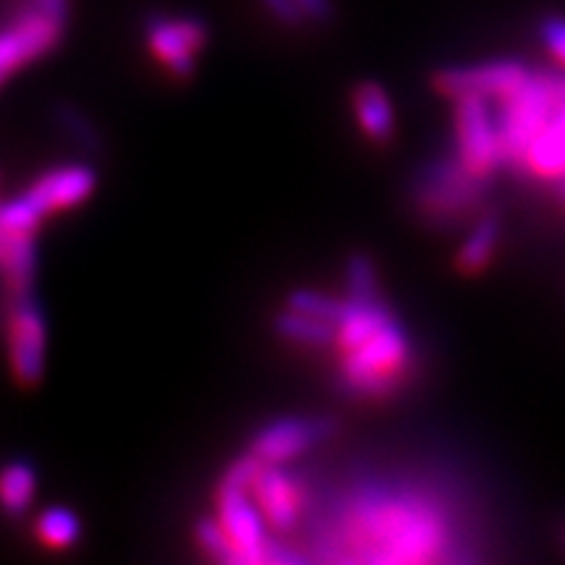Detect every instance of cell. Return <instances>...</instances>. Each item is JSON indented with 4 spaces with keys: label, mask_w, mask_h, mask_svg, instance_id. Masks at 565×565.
<instances>
[{
    "label": "cell",
    "mask_w": 565,
    "mask_h": 565,
    "mask_svg": "<svg viewBox=\"0 0 565 565\" xmlns=\"http://www.w3.org/2000/svg\"><path fill=\"white\" fill-rule=\"evenodd\" d=\"M456 494L429 475L351 479L309 524V542L328 561L450 563L466 553Z\"/></svg>",
    "instance_id": "1"
},
{
    "label": "cell",
    "mask_w": 565,
    "mask_h": 565,
    "mask_svg": "<svg viewBox=\"0 0 565 565\" xmlns=\"http://www.w3.org/2000/svg\"><path fill=\"white\" fill-rule=\"evenodd\" d=\"M257 463V458L246 450L225 469L215 490V521L223 529L225 540L231 542L236 563H286V553L275 550L282 542L270 532L249 492Z\"/></svg>",
    "instance_id": "3"
},
{
    "label": "cell",
    "mask_w": 565,
    "mask_h": 565,
    "mask_svg": "<svg viewBox=\"0 0 565 565\" xmlns=\"http://www.w3.org/2000/svg\"><path fill=\"white\" fill-rule=\"evenodd\" d=\"M345 294L349 296H377L380 278L377 267L366 254H353L345 265Z\"/></svg>",
    "instance_id": "20"
},
{
    "label": "cell",
    "mask_w": 565,
    "mask_h": 565,
    "mask_svg": "<svg viewBox=\"0 0 565 565\" xmlns=\"http://www.w3.org/2000/svg\"><path fill=\"white\" fill-rule=\"evenodd\" d=\"M529 71L521 61L503 58V61H487L477 66H450L435 74V87L450 100L458 97L477 95L487 100H500L508 92L519 87L526 79Z\"/></svg>",
    "instance_id": "12"
},
{
    "label": "cell",
    "mask_w": 565,
    "mask_h": 565,
    "mask_svg": "<svg viewBox=\"0 0 565 565\" xmlns=\"http://www.w3.org/2000/svg\"><path fill=\"white\" fill-rule=\"evenodd\" d=\"M273 328L282 341L299 345V349L324 351V349H333L335 343L333 322L320 320V317H312V315H303L299 309H291V307H282L280 312L275 315Z\"/></svg>",
    "instance_id": "16"
},
{
    "label": "cell",
    "mask_w": 565,
    "mask_h": 565,
    "mask_svg": "<svg viewBox=\"0 0 565 565\" xmlns=\"http://www.w3.org/2000/svg\"><path fill=\"white\" fill-rule=\"evenodd\" d=\"M38 494V471L26 461H9L0 466V511L19 519L30 511Z\"/></svg>",
    "instance_id": "17"
},
{
    "label": "cell",
    "mask_w": 565,
    "mask_h": 565,
    "mask_svg": "<svg viewBox=\"0 0 565 565\" xmlns=\"http://www.w3.org/2000/svg\"><path fill=\"white\" fill-rule=\"evenodd\" d=\"M557 95H561V100L565 103V71L563 74H557Z\"/></svg>",
    "instance_id": "27"
},
{
    "label": "cell",
    "mask_w": 565,
    "mask_h": 565,
    "mask_svg": "<svg viewBox=\"0 0 565 565\" xmlns=\"http://www.w3.org/2000/svg\"><path fill=\"white\" fill-rule=\"evenodd\" d=\"M494 108L500 126V139H503L505 168L515 171L526 147L540 134L547 118L553 116L561 95H557V74L553 71H529V76L519 87L508 92L498 100Z\"/></svg>",
    "instance_id": "5"
},
{
    "label": "cell",
    "mask_w": 565,
    "mask_h": 565,
    "mask_svg": "<svg viewBox=\"0 0 565 565\" xmlns=\"http://www.w3.org/2000/svg\"><path fill=\"white\" fill-rule=\"evenodd\" d=\"M32 6H38L40 11L51 13V17L68 21V0H30Z\"/></svg>",
    "instance_id": "25"
},
{
    "label": "cell",
    "mask_w": 565,
    "mask_h": 565,
    "mask_svg": "<svg viewBox=\"0 0 565 565\" xmlns=\"http://www.w3.org/2000/svg\"><path fill=\"white\" fill-rule=\"evenodd\" d=\"M267 17L278 21L280 26H288V30H296V26H303V19L299 9H296V0H259Z\"/></svg>",
    "instance_id": "22"
},
{
    "label": "cell",
    "mask_w": 565,
    "mask_h": 565,
    "mask_svg": "<svg viewBox=\"0 0 565 565\" xmlns=\"http://www.w3.org/2000/svg\"><path fill=\"white\" fill-rule=\"evenodd\" d=\"M335 383L353 401H383L416 370L406 324L383 296H343L335 320Z\"/></svg>",
    "instance_id": "2"
},
{
    "label": "cell",
    "mask_w": 565,
    "mask_h": 565,
    "mask_svg": "<svg viewBox=\"0 0 565 565\" xmlns=\"http://www.w3.org/2000/svg\"><path fill=\"white\" fill-rule=\"evenodd\" d=\"M207 21L192 13H150L145 19L147 51L175 79H189L207 47Z\"/></svg>",
    "instance_id": "8"
},
{
    "label": "cell",
    "mask_w": 565,
    "mask_h": 565,
    "mask_svg": "<svg viewBox=\"0 0 565 565\" xmlns=\"http://www.w3.org/2000/svg\"><path fill=\"white\" fill-rule=\"evenodd\" d=\"M3 349L21 385L40 383L45 372L47 324L34 288L3 291Z\"/></svg>",
    "instance_id": "6"
},
{
    "label": "cell",
    "mask_w": 565,
    "mask_h": 565,
    "mask_svg": "<svg viewBox=\"0 0 565 565\" xmlns=\"http://www.w3.org/2000/svg\"><path fill=\"white\" fill-rule=\"evenodd\" d=\"M454 152L469 171L484 179H492L500 168H505L498 116L487 97L466 95L456 100Z\"/></svg>",
    "instance_id": "9"
},
{
    "label": "cell",
    "mask_w": 565,
    "mask_h": 565,
    "mask_svg": "<svg viewBox=\"0 0 565 565\" xmlns=\"http://www.w3.org/2000/svg\"><path fill=\"white\" fill-rule=\"evenodd\" d=\"M515 173L526 179H540L547 183L561 181L565 175V103L555 108L547 124L542 126L540 134L526 147Z\"/></svg>",
    "instance_id": "14"
},
{
    "label": "cell",
    "mask_w": 565,
    "mask_h": 565,
    "mask_svg": "<svg viewBox=\"0 0 565 565\" xmlns=\"http://www.w3.org/2000/svg\"><path fill=\"white\" fill-rule=\"evenodd\" d=\"M61 126H66V131H68L71 137H74L76 141H79V145H84V147L95 145V131H92L89 126H87V121H84L82 113L63 108V110H61Z\"/></svg>",
    "instance_id": "24"
},
{
    "label": "cell",
    "mask_w": 565,
    "mask_h": 565,
    "mask_svg": "<svg viewBox=\"0 0 565 565\" xmlns=\"http://www.w3.org/2000/svg\"><path fill=\"white\" fill-rule=\"evenodd\" d=\"M353 116H356L359 129L366 139L377 141H391L395 134V110L393 100L387 97V92L380 87L377 82H362L353 87L351 95Z\"/></svg>",
    "instance_id": "15"
},
{
    "label": "cell",
    "mask_w": 565,
    "mask_h": 565,
    "mask_svg": "<svg viewBox=\"0 0 565 565\" xmlns=\"http://www.w3.org/2000/svg\"><path fill=\"white\" fill-rule=\"evenodd\" d=\"M249 492L275 536L294 534L315 511V492L288 463H257Z\"/></svg>",
    "instance_id": "7"
},
{
    "label": "cell",
    "mask_w": 565,
    "mask_h": 565,
    "mask_svg": "<svg viewBox=\"0 0 565 565\" xmlns=\"http://www.w3.org/2000/svg\"><path fill=\"white\" fill-rule=\"evenodd\" d=\"M563 536H565V534H563Z\"/></svg>",
    "instance_id": "28"
},
{
    "label": "cell",
    "mask_w": 565,
    "mask_h": 565,
    "mask_svg": "<svg viewBox=\"0 0 565 565\" xmlns=\"http://www.w3.org/2000/svg\"><path fill=\"white\" fill-rule=\"evenodd\" d=\"M500 233H503V223H500L498 212L479 215L475 228L461 244V252H458V270L466 275L482 273L490 265L494 249H498Z\"/></svg>",
    "instance_id": "18"
},
{
    "label": "cell",
    "mask_w": 565,
    "mask_h": 565,
    "mask_svg": "<svg viewBox=\"0 0 565 565\" xmlns=\"http://www.w3.org/2000/svg\"><path fill=\"white\" fill-rule=\"evenodd\" d=\"M338 433L333 416H280L263 424L249 443V454L263 463H294Z\"/></svg>",
    "instance_id": "11"
},
{
    "label": "cell",
    "mask_w": 565,
    "mask_h": 565,
    "mask_svg": "<svg viewBox=\"0 0 565 565\" xmlns=\"http://www.w3.org/2000/svg\"><path fill=\"white\" fill-rule=\"evenodd\" d=\"M303 24H328L335 17L333 0H296Z\"/></svg>",
    "instance_id": "23"
},
{
    "label": "cell",
    "mask_w": 565,
    "mask_h": 565,
    "mask_svg": "<svg viewBox=\"0 0 565 565\" xmlns=\"http://www.w3.org/2000/svg\"><path fill=\"white\" fill-rule=\"evenodd\" d=\"M34 536L47 550H68L79 542L82 521L68 508H47L34 521Z\"/></svg>",
    "instance_id": "19"
},
{
    "label": "cell",
    "mask_w": 565,
    "mask_h": 565,
    "mask_svg": "<svg viewBox=\"0 0 565 565\" xmlns=\"http://www.w3.org/2000/svg\"><path fill=\"white\" fill-rule=\"evenodd\" d=\"M492 179L477 175L458 160L456 152L424 162L412 186L414 207L437 228H454L482 210Z\"/></svg>",
    "instance_id": "4"
},
{
    "label": "cell",
    "mask_w": 565,
    "mask_h": 565,
    "mask_svg": "<svg viewBox=\"0 0 565 565\" xmlns=\"http://www.w3.org/2000/svg\"><path fill=\"white\" fill-rule=\"evenodd\" d=\"M63 30L66 21L40 11L26 0L24 9L17 11V17L0 30V87L24 66L55 51Z\"/></svg>",
    "instance_id": "10"
},
{
    "label": "cell",
    "mask_w": 565,
    "mask_h": 565,
    "mask_svg": "<svg viewBox=\"0 0 565 565\" xmlns=\"http://www.w3.org/2000/svg\"><path fill=\"white\" fill-rule=\"evenodd\" d=\"M553 194H555V200L561 202L563 207H565V175H563L561 181H555V183H553Z\"/></svg>",
    "instance_id": "26"
},
{
    "label": "cell",
    "mask_w": 565,
    "mask_h": 565,
    "mask_svg": "<svg viewBox=\"0 0 565 565\" xmlns=\"http://www.w3.org/2000/svg\"><path fill=\"white\" fill-rule=\"evenodd\" d=\"M542 42L550 51V55L565 68V19L563 17H547L542 21Z\"/></svg>",
    "instance_id": "21"
},
{
    "label": "cell",
    "mask_w": 565,
    "mask_h": 565,
    "mask_svg": "<svg viewBox=\"0 0 565 565\" xmlns=\"http://www.w3.org/2000/svg\"><path fill=\"white\" fill-rule=\"evenodd\" d=\"M97 189V175L84 162H68V166H55L42 171L30 186L21 192L26 202L40 212L42 221L84 204Z\"/></svg>",
    "instance_id": "13"
}]
</instances>
